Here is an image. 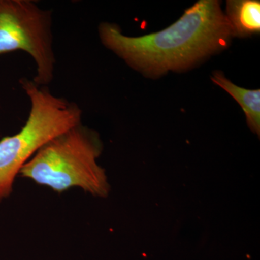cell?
<instances>
[{
	"label": "cell",
	"mask_w": 260,
	"mask_h": 260,
	"mask_svg": "<svg viewBox=\"0 0 260 260\" xmlns=\"http://www.w3.org/2000/svg\"><path fill=\"white\" fill-rule=\"evenodd\" d=\"M213 83L230 94L242 108L248 125L259 134L260 129V90H249L238 86L225 78L223 73L214 72L211 77Z\"/></svg>",
	"instance_id": "obj_6"
},
{
	"label": "cell",
	"mask_w": 260,
	"mask_h": 260,
	"mask_svg": "<svg viewBox=\"0 0 260 260\" xmlns=\"http://www.w3.org/2000/svg\"><path fill=\"white\" fill-rule=\"evenodd\" d=\"M225 15L234 37H249L260 31V3L257 0L228 1Z\"/></svg>",
	"instance_id": "obj_5"
},
{
	"label": "cell",
	"mask_w": 260,
	"mask_h": 260,
	"mask_svg": "<svg viewBox=\"0 0 260 260\" xmlns=\"http://www.w3.org/2000/svg\"><path fill=\"white\" fill-rule=\"evenodd\" d=\"M51 16V10L42 9L31 0H0V55L28 53L37 64L32 81L40 86H48L54 79Z\"/></svg>",
	"instance_id": "obj_4"
},
{
	"label": "cell",
	"mask_w": 260,
	"mask_h": 260,
	"mask_svg": "<svg viewBox=\"0 0 260 260\" xmlns=\"http://www.w3.org/2000/svg\"><path fill=\"white\" fill-rule=\"evenodd\" d=\"M20 85L30 102L22 129L0 140V202L13 191L17 175L25 162L51 140L81 124L79 106L51 93L48 86L22 78Z\"/></svg>",
	"instance_id": "obj_3"
},
{
	"label": "cell",
	"mask_w": 260,
	"mask_h": 260,
	"mask_svg": "<svg viewBox=\"0 0 260 260\" xmlns=\"http://www.w3.org/2000/svg\"><path fill=\"white\" fill-rule=\"evenodd\" d=\"M99 37L108 49L147 76L179 71L228 47L234 36L216 0H200L177 22L157 32L132 37L117 25L102 23Z\"/></svg>",
	"instance_id": "obj_1"
},
{
	"label": "cell",
	"mask_w": 260,
	"mask_h": 260,
	"mask_svg": "<svg viewBox=\"0 0 260 260\" xmlns=\"http://www.w3.org/2000/svg\"><path fill=\"white\" fill-rule=\"evenodd\" d=\"M102 149L96 132L81 123L44 145L19 174L58 193L78 186L90 194L104 196L107 179L96 162Z\"/></svg>",
	"instance_id": "obj_2"
}]
</instances>
